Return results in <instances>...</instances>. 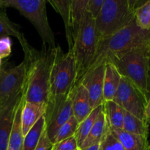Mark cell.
I'll return each mask as SVG.
<instances>
[{
    "label": "cell",
    "mask_w": 150,
    "mask_h": 150,
    "mask_svg": "<svg viewBox=\"0 0 150 150\" xmlns=\"http://www.w3.org/2000/svg\"><path fill=\"white\" fill-rule=\"evenodd\" d=\"M113 100L119 104L125 111L146 121L145 108L147 100L134 85L123 76L121 77L118 89Z\"/></svg>",
    "instance_id": "cell-8"
},
{
    "label": "cell",
    "mask_w": 150,
    "mask_h": 150,
    "mask_svg": "<svg viewBox=\"0 0 150 150\" xmlns=\"http://www.w3.org/2000/svg\"><path fill=\"white\" fill-rule=\"evenodd\" d=\"M73 116L71 97H69L61 108L51 117L46 124V131L50 140L54 144L57 133L60 127Z\"/></svg>",
    "instance_id": "cell-14"
},
{
    "label": "cell",
    "mask_w": 150,
    "mask_h": 150,
    "mask_svg": "<svg viewBox=\"0 0 150 150\" xmlns=\"http://www.w3.org/2000/svg\"><path fill=\"white\" fill-rule=\"evenodd\" d=\"M105 64L106 62L100 63L96 67L88 71L80 81L86 87L89 93L92 109L104 103L103 84Z\"/></svg>",
    "instance_id": "cell-10"
},
{
    "label": "cell",
    "mask_w": 150,
    "mask_h": 150,
    "mask_svg": "<svg viewBox=\"0 0 150 150\" xmlns=\"http://www.w3.org/2000/svg\"><path fill=\"white\" fill-rule=\"evenodd\" d=\"M79 150H100V143L95 144L92 145L90 146H88V147L85 148V149Z\"/></svg>",
    "instance_id": "cell-34"
},
{
    "label": "cell",
    "mask_w": 150,
    "mask_h": 150,
    "mask_svg": "<svg viewBox=\"0 0 150 150\" xmlns=\"http://www.w3.org/2000/svg\"><path fill=\"white\" fill-rule=\"evenodd\" d=\"M103 110L110 130H122L125 110L114 100L105 101Z\"/></svg>",
    "instance_id": "cell-21"
},
{
    "label": "cell",
    "mask_w": 150,
    "mask_h": 150,
    "mask_svg": "<svg viewBox=\"0 0 150 150\" xmlns=\"http://www.w3.org/2000/svg\"><path fill=\"white\" fill-rule=\"evenodd\" d=\"M103 2V0H89L88 11L95 18L99 13Z\"/></svg>",
    "instance_id": "cell-32"
},
{
    "label": "cell",
    "mask_w": 150,
    "mask_h": 150,
    "mask_svg": "<svg viewBox=\"0 0 150 150\" xmlns=\"http://www.w3.org/2000/svg\"><path fill=\"white\" fill-rule=\"evenodd\" d=\"M7 66L5 62L0 73V106L22 91L26 78L27 65L25 61L10 68H7Z\"/></svg>",
    "instance_id": "cell-9"
},
{
    "label": "cell",
    "mask_w": 150,
    "mask_h": 150,
    "mask_svg": "<svg viewBox=\"0 0 150 150\" xmlns=\"http://www.w3.org/2000/svg\"><path fill=\"white\" fill-rule=\"evenodd\" d=\"M127 1H128V4L130 8L134 11L135 8H136V4H137L138 0H127Z\"/></svg>",
    "instance_id": "cell-35"
},
{
    "label": "cell",
    "mask_w": 150,
    "mask_h": 150,
    "mask_svg": "<svg viewBox=\"0 0 150 150\" xmlns=\"http://www.w3.org/2000/svg\"><path fill=\"white\" fill-rule=\"evenodd\" d=\"M53 146L54 144L48 137L46 131V126H45L35 150H52Z\"/></svg>",
    "instance_id": "cell-31"
},
{
    "label": "cell",
    "mask_w": 150,
    "mask_h": 150,
    "mask_svg": "<svg viewBox=\"0 0 150 150\" xmlns=\"http://www.w3.org/2000/svg\"><path fill=\"white\" fill-rule=\"evenodd\" d=\"M77 150H79V149H77Z\"/></svg>",
    "instance_id": "cell-42"
},
{
    "label": "cell",
    "mask_w": 150,
    "mask_h": 150,
    "mask_svg": "<svg viewBox=\"0 0 150 150\" xmlns=\"http://www.w3.org/2000/svg\"><path fill=\"white\" fill-rule=\"evenodd\" d=\"M76 64L73 48H69L65 54L61 49L51 70L48 103L44 115L45 122L51 118L70 97L76 86Z\"/></svg>",
    "instance_id": "cell-2"
},
{
    "label": "cell",
    "mask_w": 150,
    "mask_h": 150,
    "mask_svg": "<svg viewBox=\"0 0 150 150\" xmlns=\"http://www.w3.org/2000/svg\"><path fill=\"white\" fill-rule=\"evenodd\" d=\"M149 44L113 54L106 59L117 68L122 76L134 85L147 101L150 95Z\"/></svg>",
    "instance_id": "cell-3"
},
{
    "label": "cell",
    "mask_w": 150,
    "mask_h": 150,
    "mask_svg": "<svg viewBox=\"0 0 150 150\" xmlns=\"http://www.w3.org/2000/svg\"><path fill=\"white\" fill-rule=\"evenodd\" d=\"M148 1H150V0H138L137 4H136V8L140 7V6H142V4H144V3L147 2ZM136 8H135V9H136Z\"/></svg>",
    "instance_id": "cell-36"
},
{
    "label": "cell",
    "mask_w": 150,
    "mask_h": 150,
    "mask_svg": "<svg viewBox=\"0 0 150 150\" xmlns=\"http://www.w3.org/2000/svg\"><path fill=\"white\" fill-rule=\"evenodd\" d=\"M108 130H109V127H108V122L105 118V115L103 110L98 116L95 124L92 126L88 136H86L82 144L79 146V149H85L95 144L100 143Z\"/></svg>",
    "instance_id": "cell-20"
},
{
    "label": "cell",
    "mask_w": 150,
    "mask_h": 150,
    "mask_svg": "<svg viewBox=\"0 0 150 150\" xmlns=\"http://www.w3.org/2000/svg\"><path fill=\"white\" fill-rule=\"evenodd\" d=\"M149 87H150V70H149Z\"/></svg>",
    "instance_id": "cell-40"
},
{
    "label": "cell",
    "mask_w": 150,
    "mask_h": 150,
    "mask_svg": "<svg viewBox=\"0 0 150 150\" xmlns=\"http://www.w3.org/2000/svg\"><path fill=\"white\" fill-rule=\"evenodd\" d=\"M134 18V11L127 0H103L95 18V26L99 39L112 35L128 24Z\"/></svg>",
    "instance_id": "cell-7"
},
{
    "label": "cell",
    "mask_w": 150,
    "mask_h": 150,
    "mask_svg": "<svg viewBox=\"0 0 150 150\" xmlns=\"http://www.w3.org/2000/svg\"><path fill=\"white\" fill-rule=\"evenodd\" d=\"M72 99L73 116L79 123L83 121L92 112L89 93L81 83L75 86L70 94Z\"/></svg>",
    "instance_id": "cell-13"
},
{
    "label": "cell",
    "mask_w": 150,
    "mask_h": 150,
    "mask_svg": "<svg viewBox=\"0 0 150 150\" xmlns=\"http://www.w3.org/2000/svg\"><path fill=\"white\" fill-rule=\"evenodd\" d=\"M89 0H71L70 24L73 40L79 30L83 17L88 12Z\"/></svg>",
    "instance_id": "cell-23"
},
{
    "label": "cell",
    "mask_w": 150,
    "mask_h": 150,
    "mask_svg": "<svg viewBox=\"0 0 150 150\" xmlns=\"http://www.w3.org/2000/svg\"><path fill=\"white\" fill-rule=\"evenodd\" d=\"M100 150H125L118 139L108 130L100 142Z\"/></svg>",
    "instance_id": "cell-28"
},
{
    "label": "cell",
    "mask_w": 150,
    "mask_h": 150,
    "mask_svg": "<svg viewBox=\"0 0 150 150\" xmlns=\"http://www.w3.org/2000/svg\"><path fill=\"white\" fill-rule=\"evenodd\" d=\"M122 76L111 62H106L103 84L104 102L113 100L120 85Z\"/></svg>",
    "instance_id": "cell-18"
},
{
    "label": "cell",
    "mask_w": 150,
    "mask_h": 150,
    "mask_svg": "<svg viewBox=\"0 0 150 150\" xmlns=\"http://www.w3.org/2000/svg\"><path fill=\"white\" fill-rule=\"evenodd\" d=\"M46 2V0H0V9H16L33 25L42 40V45L54 48L57 45L48 22Z\"/></svg>",
    "instance_id": "cell-6"
},
{
    "label": "cell",
    "mask_w": 150,
    "mask_h": 150,
    "mask_svg": "<svg viewBox=\"0 0 150 150\" xmlns=\"http://www.w3.org/2000/svg\"><path fill=\"white\" fill-rule=\"evenodd\" d=\"M149 67L150 70V44H149Z\"/></svg>",
    "instance_id": "cell-37"
},
{
    "label": "cell",
    "mask_w": 150,
    "mask_h": 150,
    "mask_svg": "<svg viewBox=\"0 0 150 150\" xmlns=\"http://www.w3.org/2000/svg\"><path fill=\"white\" fill-rule=\"evenodd\" d=\"M23 103H24V98L23 95L16 109L7 150H23L24 137L22 133L21 126V113Z\"/></svg>",
    "instance_id": "cell-17"
},
{
    "label": "cell",
    "mask_w": 150,
    "mask_h": 150,
    "mask_svg": "<svg viewBox=\"0 0 150 150\" xmlns=\"http://www.w3.org/2000/svg\"><path fill=\"white\" fill-rule=\"evenodd\" d=\"M12 53V40L10 37H0V58L6 59Z\"/></svg>",
    "instance_id": "cell-30"
},
{
    "label": "cell",
    "mask_w": 150,
    "mask_h": 150,
    "mask_svg": "<svg viewBox=\"0 0 150 150\" xmlns=\"http://www.w3.org/2000/svg\"><path fill=\"white\" fill-rule=\"evenodd\" d=\"M149 146H150V145H149Z\"/></svg>",
    "instance_id": "cell-43"
},
{
    "label": "cell",
    "mask_w": 150,
    "mask_h": 150,
    "mask_svg": "<svg viewBox=\"0 0 150 150\" xmlns=\"http://www.w3.org/2000/svg\"><path fill=\"white\" fill-rule=\"evenodd\" d=\"M148 150H150V146H149V148H148Z\"/></svg>",
    "instance_id": "cell-41"
},
{
    "label": "cell",
    "mask_w": 150,
    "mask_h": 150,
    "mask_svg": "<svg viewBox=\"0 0 150 150\" xmlns=\"http://www.w3.org/2000/svg\"><path fill=\"white\" fill-rule=\"evenodd\" d=\"M145 116H146V120L147 122L150 124V95L147 103L146 105V108H145Z\"/></svg>",
    "instance_id": "cell-33"
},
{
    "label": "cell",
    "mask_w": 150,
    "mask_h": 150,
    "mask_svg": "<svg viewBox=\"0 0 150 150\" xmlns=\"http://www.w3.org/2000/svg\"><path fill=\"white\" fill-rule=\"evenodd\" d=\"M149 124L145 120L138 118L130 113L125 111L122 130L132 134L148 137Z\"/></svg>",
    "instance_id": "cell-22"
},
{
    "label": "cell",
    "mask_w": 150,
    "mask_h": 150,
    "mask_svg": "<svg viewBox=\"0 0 150 150\" xmlns=\"http://www.w3.org/2000/svg\"><path fill=\"white\" fill-rule=\"evenodd\" d=\"M57 13L60 15L64 26L66 40L69 48L73 45V35L70 24L71 0H46Z\"/></svg>",
    "instance_id": "cell-16"
},
{
    "label": "cell",
    "mask_w": 150,
    "mask_h": 150,
    "mask_svg": "<svg viewBox=\"0 0 150 150\" xmlns=\"http://www.w3.org/2000/svg\"><path fill=\"white\" fill-rule=\"evenodd\" d=\"M0 37H14L17 38L23 49L24 54L23 59L29 58L35 49L29 45L23 33L21 31V26L10 21L5 9H0Z\"/></svg>",
    "instance_id": "cell-12"
},
{
    "label": "cell",
    "mask_w": 150,
    "mask_h": 150,
    "mask_svg": "<svg viewBox=\"0 0 150 150\" xmlns=\"http://www.w3.org/2000/svg\"><path fill=\"white\" fill-rule=\"evenodd\" d=\"M134 18L141 29L150 30V1L135 9Z\"/></svg>",
    "instance_id": "cell-26"
},
{
    "label": "cell",
    "mask_w": 150,
    "mask_h": 150,
    "mask_svg": "<svg viewBox=\"0 0 150 150\" xmlns=\"http://www.w3.org/2000/svg\"><path fill=\"white\" fill-rule=\"evenodd\" d=\"M60 50L61 48L57 45L54 48L42 45L40 51L35 48L32 55L23 59L27 65L23 86L25 102L39 104L46 108L51 70Z\"/></svg>",
    "instance_id": "cell-1"
},
{
    "label": "cell",
    "mask_w": 150,
    "mask_h": 150,
    "mask_svg": "<svg viewBox=\"0 0 150 150\" xmlns=\"http://www.w3.org/2000/svg\"><path fill=\"white\" fill-rule=\"evenodd\" d=\"M4 64H5V63H3V64H2V65H1V67H0V73H1V70H2V69H3V67H4Z\"/></svg>",
    "instance_id": "cell-38"
},
{
    "label": "cell",
    "mask_w": 150,
    "mask_h": 150,
    "mask_svg": "<svg viewBox=\"0 0 150 150\" xmlns=\"http://www.w3.org/2000/svg\"><path fill=\"white\" fill-rule=\"evenodd\" d=\"M149 43L150 30L141 29L134 18L128 24L112 35L99 39L96 55L88 71L100 63L105 62L109 56Z\"/></svg>",
    "instance_id": "cell-4"
},
{
    "label": "cell",
    "mask_w": 150,
    "mask_h": 150,
    "mask_svg": "<svg viewBox=\"0 0 150 150\" xmlns=\"http://www.w3.org/2000/svg\"><path fill=\"white\" fill-rule=\"evenodd\" d=\"M23 95V89L0 106V150H7L15 114Z\"/></svg>",
    "instance_id": "cell-11"
},
{
    "label": "cell",
    "mask_w": 150,
    "mask_h": 150,
    "mask_svg": "<svg viewBox=\"0 0 150 150\" xmlns=\"http://www.w3.org/2000/svg\"><path fill=\"white\" fill-rule=\"evenodd\" d=\"M3 64V62H2V59H1V58H0V67H1V65Z\"/></svg>",
    "instance_id": "cell-39"
},
{
    "label": "cell",
    "mask_w": 150,
    "mask_h": 150,
    "mask_svg": "<svg viewBox=\"0 0 150 150\" xmlns=\"http://www.w3.org/2000/svg\"><path fill=\"white\" fill-rule=\"evenodd\" d=\"M98 42L95 18L88 11L75 36L72 47L76 64V85L80 83L90 68L98 51Z\"/></svg>",
    "instance_id": "cell-5"
},
{
    "label": "cell",
    "mask_w": 150,
    "mask_h": 150,
    "mask_svg": "<svg viewBox=\"0 0 150 150\" xmlns=\"http://www.w3.org/2000/svg\"><path fill=\"white\" fill-rule=\"evenodd\" d=\"M102 111L103 104L92 109L90 114L79 124V127H78L76 133H75V137L77 140L79 148L82 144L86 136H88L92 126L95 124V121H96L98 116Z\"/></svg>",
    "instance_id": "cell-24"
},
{
    "label": "cell",
    "mask_w": 150,
    "mask_h": 150,
    "mask_svg": "<svg viewBox=\"0 0 150 150\" xmlns=\"http://www.w3.org/2000/svg\"><path fill=\"white\" fill-rule=\"evenodd\" d=\"M79 122L77 121L74 116L70 117L62 126L58 130L54 139V144L58 143L61 141L70 138L71 136H75L78 127H79Z\"/></svg>",
    "instance_id": "cell-27"
},
{
    "label": "cell",
    "mask_w": 150,
    "mask_h": 150,
    "mask_svg": "<svg viewBox=\"0 0 150 150\" xmlns=\"http://www.w3.org/2000/svg\"><path fill=\"white\" fill-rule=\"evenodd\" d=\"M45 126V119L42 116L24 136L23 150H35Z\"/></svg>",
    "instance_id": "cell-25"
},
{
    "label": "cell",
    "mask_w": 150,
    "mask_h": 150,
    "mask_svg": "<svg viewBox=\"0 0 150 150\" xmlns=\"http://www.w3.org/2000/svg\"><path fill=\"white\" fill-rule=\"evenodd\" d=\"M120 140L125 150H148V137L127 133L123 130H110Z\"/></svg>",
    "instance_id": "cell-19"
},
{
    "label": "cell",
    "mask_w": 150,
    "mask_h": 150,
    "mask_svg": "<svg viewBox=\"0 0 150 150\" xmlns=\"http://www.w3.org/2000/svg\"><path fill=\"white\" fill-rule=\"evenodd\" d=\"M79 149L77 140L75 136L54 144L52 150H77Z\"/></svg>",
    "instance_id": "cell-29"
},
{
    "label": "cell",
    "mask_w": 150,
    "mask_h": 150,
    "mask_svg": "<svg viewBox=\"0 0 150 150\" xmlns=\"http://www.w3.org/2000/svg\"><path fill=\"white\" fill-rule=\"evenodd\" d=\"M46 108L39 104L30 102H25L21 113L22 133L24 137L34 125L45 115Z\"/></svg>",
    "instance_id": "cell-15"
}]
</instances>
